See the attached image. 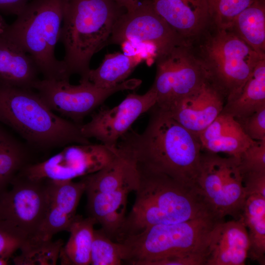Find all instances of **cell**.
<instances>
[{
    "mask_svg": "<svg viewBox=\"0 0 265 265\" xmlns=\"http://www.w3.org/2000/svg\"><path fill=\"white\" fill-rule=\"evenodd\" d=\"M148 112L144 130L138 133L130 129L114 151L148 169L196 186L202 149L198 136L156 105Z\"/></svg>",
    "mask_w": 265,
    "mask_h": 265,
    "instance_id": "obj_1",
    "label": "cell"
},
{
    "mask_svg": "<svg viewBox=\"0 0 265 265\" xmlns=\"http://www.w3.org/2000/svg\"><path fill=\"white\" fill-rule=\"evenodd\" d=\"M135 164L138 181L135 201L114 241L119 242L153 225L179 223L214 213L197 186L183 184Z\"/></svg>",
    "mask_w": 265,
    "mask_h": 265,
    "instance_id": "obj_2",
    "label": "cell"
},
{
    "mask_svg": "<svg viewBox=\"0 0 265 265\" xmlns=\"http://www.w3.org/2000/svg\"><path fill=\"white\" fill-rule=\"evenodd\" d=\"M32 89L0 83V123L41 149L91 143L81 124L57 115Z\"/></svg>",
    "mask_w": 265,
    "mask_h": 265,
    "instance_id": "obj_3",
    "label": "cell"
},
{
    "mask_svg": "<svg viewBox=\"0 0 265 265\" xmlns=\"http://www.w3.org/2000/svg\"><path fill=\"white\" fill-rule=\"evenodd\" d=\"M112 0H64L60 40L69 74L88 80L92 56L106 45L124 12Z\"/></svg>",
    "mask_w": 265,
    "mask_h": 265,
    "instance_id": "obj_4",
    "label": "cell"
},
{
    "mask_svg": "<svg viewBox=\"0 0 265 265\" xmlns=\"http://www.w3.org/2000/svg\"><path fill=\"white\" fill-rule=\"evenodd\" d=\"M223 220L210 213L179 223L148 227L119 242L123 261L133 265H151L166 257L185 255L201 256L207 261L212 233Z\"/></svg>",
    "mask_w": 265,
    "mask_h": 265,
    "instance_id": "obj_5",
    "label": "cell"
},
{
    "mask_svg": "<svg viewBox=\"0 0 265 265\" xmlns=\"http://www.w3.org/2000/svg\"><path fill=\"white\" fill-rule=\"evenodd\" d=\"M63 0H31L2 33L31 56L43 79L69 80L71 76L54 54L60 40Z\"/></svg>",
    "mask_w": 265,
    "mask_h": 265,
    "instance_id": "obj_6",
    "label": "cell"
},
{
    "mask_svg": "<svg viewBox=\"0 0 265 265\" xmlns=\"http://www.w3.org/2000/svg\"><path fill=\"white\" fill-rule=\"evenodd\" d=\"M208 81L227 98L236 94L265 54L259 53L230 29L211 24L189 42Z\"/></svg>",
    "mask_w": 265,
    "mask_h": 265,
    "instance_id": "obj_7",
    "label": "cell"
},
{
    "mask_svg": "<svg viewBox=\"0 0 265 265\" xmlns=\"http://www.w3.org/2000/svg\"><path fill=\"white\" fill-rule=\"evenodd\" d=\"M156 73L152 87L157 94L156 106L169 112L208 80L206 73L188 42L155 56Z\"/></svg>",
    "mask_w": 265,
    "mask_h": 265,
    "instance_id": "obj_8",
    "label": "cell"
},
{
    "mask_svg": "<svg viewBox=\"0 0 265 265\" xmlns=\"http://www.w3.org/2000/svg\"><path fill=\"white\" fill-rule=\"evenodd\" d=\"M198 189L210 209L221 218L239 219L247 199L238 158L201 154Z\"/></svg>",
    "mask_w": 265,
    "mask_h": 265,
    "instance_id": "obj_9",
    "label": "cell"
},
{
    "mask_svg": "<svg viewBox=\"0 0 265 265\" xmlns=\"http://www.w3.org/2000/svg\"><path fill=\"white\" fill-rule=\"evenodd\" d=\"M141 82L132 79L115 86L103 88L89 80H80L79 84L73 85L69 80L43 79L37 80L32 89L52 111L80 125L85 116L93 113L110 96L119 91L133 90Z\"/></svg>",
    "mask_w": 265,
    "mask_h": 265,
    "instance_id": "obj_10",
    "label": "cell"
},
{
    "mask_svg": "<svg viewBox=\"0 0 265 265\" xmlns=\"http://www.w3.org/2000/svg\"><path fill=\"white\" fill-rule=\"evenodd\" d=\"M184 41L146 2L123 13L115 22L108 44H148L155 56L166 53Z\"/></svg>",
    "mask_w": 265,
    "mask_h": 265,
    "instance_id": "obj_11",
    "label": "cell"
},
{
    "mask_svg": "<svg viewBox=\"0 0 265 265\" xmlns=\"http://www.w3.org/2000/svg\"><path fill=\"white\" fill-rule=\"evenodd\" d=\"M156 102V92L152 86L142 95L129 94L116 106L92 113L89 122L80 125L81 132L88 139L94 138L107 148H114L134 121Z\"/></svg>",
    "mask_w": 265,
    "mask_h": 265,
    "instance_id": "obj_12",
    "label": "cell"
},
{
    "mask_svg": "<svg viewBox=\"0 0 265 265\" xmlns=\"http://www.w3.org/2000/svg\"><path fill=\"white\" fill-rule=\"evenodd\" d=\"M12 188L0 196V219L29 239L36 234L46 208L45 184L14 178Z\"/></svg>",
    "mask_w": 265,
    "mask_h": 265,
    "instance_id": "obj_13",
    "label": "cell"
},
{
    "mask_svg": "<svg viewBox=\"0 0 265 265\" xmlns=\"http://www.w3.org/2000/svg\"><path fill=\"white\" fill-rule=\"evenodd\" d=\"M106 148L102 144L69 145L47 160L25 166L20 176L33 181L72 180L101 169L99 156Z\"/></svg>",
    "mask_w": 265,
    "mask_h": 265,
    "instance_id": "obj_14",
    "label": "cell"
},
{
    "mask_svg": "<svg viewBox=\"0 0 265 265\" xmlns=\"http://www.w3.org/2000/svg\"><path fill=\"white\" fill-rule=\"evenodd\" d=\"M46 208L38 231L31 238L33 242L51 240L59 232L68 231L76 216L80 199L85 191V185L67 181L46 180Z\"/></svg>",
    "mask_w": 265,
    "mask_h": 265,
    "instance_id": "obj_15",
    "label": "cell"
},
{
    "mask_svg": "<svg viewBox=\"0 0 265 265\" xmlns=\"http://www.w3.org/2000/svg\"><path fill=\"white\" fill-rule=\"evenodd\" d=\"M185 41L189 42L211 24L207 0H141Z\"/></svg>",
    "mask_w": 265,
    "mask_h": 265,
    "instance_id": "obj_16",
    "label": "cell"
},
{
    "mask_svg": "<svg viewBox=\"0 0 265 265\" xmlns=\"http://www.w3.org/2000/svg\"><path fill=\"white\" fill-rule=\"evenodd\" d=\"M225 101L224 95L207 80L167 113L198 136L221 113Z\"/></svg>",
    "mask_w": 265,
    "mask_h": 265,
    "instance_id": "obj_17",
    "label": "cell"
},
{
    "mask_svg": "<svg viewBox=\"0 0 265 265\" xmlns=\"http://www.w3.org/2000/svg\"><path fill=\"white\" fill-rule=\"evenodd\" d=\"M249 247L247 230L241 219L223 220L212 233L206 265H243Z\"/></svg>",
    "mask_w": 265,
    "mask_h": 265,
    "instance_id": "obj_18",
    "label": "cell"
},
{
    "mask_svg": "<svg viewBox=\"0 0 265 265\" xmlns=\"http://www.w3.org/2000/svg\"><path fill=\"white\" fill-rule=\"evenodd\" d=\"M110 159L98 171L84 176L86 193L107 192L126 190L135 191L138 185L135 163L110 149Z\"/></svg>",
    "mask_w": 265,
    "mask_h": 265,
    "instance_id": "obj_19",
    "label": "cell"
},
{
    "mask_svg": "<svg viewBox=\"0 0 265 265\" xmlns=\"http://www.w3.org/2000/svg\"><path fill=\"white\" fill-rule=\"evenodd\" d=\"M39 70L32 58L22 48L0 35V83L32 89L39 79Z\"/></svg>",
    "mask_w": 265,
    "mask_h": 265,
    "instance_id": "obj_20",
    "label": "cell"
},
{
    "mask_svg": "<svg viewBox=\"0 0 265 265\" xmlns=\"http://www.w3.org/2000/svg\"><path fill=\"white\" fill-rule=\"evenodd\" d=\"M130 192L120 190L87 193L90 216L101 224V229L112 240L125 221L127 197Z\"/></svg>",
    "mask_w": 265,
    "mask_h": 265,
    "instance_id": "obj_21",
    "label": "cell"
},
{
    "mask_svg": "<svg viewBox=\"0 0 265 265\" xmlns=\"http://www.w3.org/2000/svg\"><path fill=\"white\" fill-rule=\"evenodd\" d=\"M265 106V58L260 60L241 88L227 98L221 113L234 118L250 115Z\"/></svg>",
    "mask_w": 265,
    "mask_h": 265,
    "instance_id": "obj_22",
    "label": "cell"
},
{
    "mask_svg": "<svg viewBox=\"0 0 265 265\" xmlns=\"http://www.w3.org/2000/svg\"><path fill=\"white\" fill-rule=\"evenodd\" d=\"M96 223V220L90 216L83 218L76 215L68 230L70 234L69 238L59 252L61 264H90L94 226Z\"/></svg>",
    "mask_w": 265,
    "mask_h": 265,
    "instance_id": "obj_23",
    "label": "cell"
},
{
    "mask_svg": "<svg viewBox=\"0 0 265 265\" xmlns=\"http://www.w3.org/2000/svg\"><path fill=\"white\" fill-rule=\"evenodd\" d=\"M228 29L256 52L265 54V0H256L241 11Z\"/></svg>",
    "mask_w": 265,
    "mask_h": 265,
    "instance_id": "obj_24",
    "label": "cell"
},
{
    "mask_svg": "<svg viewBox=\"0 0 265 265\" xmlns=\"http://www.w3.org/2000/svg\"><path fill=\"white\" fill-rule=\"evenodd\" d=\"M246 227L249 240L248 257L265 265V197L248 196L240 218Z\"/></svg>",
    "mask_w": 265,
    "mask_h": 265,
    "instance_id": "obj_25",
    "label": "cell"
},
{
    "mask_svg": "<svg viewBox=\"0 0 265 265\" xmlns=\"http://www.w3.org/2000/svg\"><path fill=\"white\" fill-rule=\"evenodd\" d=\"M144 59L138 53L127 55L117 52L106 54L98 67L89 70L88 79L97 87L106 88L126 80Z\"/></svg>",
    "mask_w": 265,
    "mask_h": 265,
    "instance_id": "obj_26",
    "label": "cell"
},
{
    "mask_svg": "<svg viewBox=\"0 0 265 265\" xmlns=\"http://www.w3.org/2000/svg\"><path fill=\"white\" fill-rule=\"evenodd\" d=\"M26 151L22 144L0 128V187L1 189L14 178L23 165Z\"/></svg>",
    "mask_w": 265,
    "mask_h": 265,
    "instance_id": "obj_27",
    "label": "cell"
},
{
    "mask_svg": "<svg viewBox=\"0 0 265 265\" xmlns=\"http://www.w3.org/2000/svg\"><path fill=\"white\" fill-rule=\"evenodd\" d=\"M63 243L55 242H32L27 240L20 249L21 254L16 257V265H55Z\"/></svg>",
    "mask_w": 265,
    "mask_h": 265,
    "instance_id": "obj_28",
    "label": "cell"
},
{
    "mask_svg": "<svg viewBox=\"0 0 265 265\" xmlns=\"http://www.w3.org/2000/svg\"><path fill=\"white\" fill-rule=\"evenodd\" d=\"M255 140L246 135L239 125L217 137L201 143L202 149L212 153H225L239 158L242 152Z\"/></svg>",
    "mask_w": 265,
    "mask_h": 265,
    "instance_id": "obj_29",
    "label": "cell"
},
{
    "mask_svg": "<svg viewBox=\"0 0 265 265\" xmlns=\"http://www.w3.org/2000/svg\"><path fill=\"white\" fill-rule=\"evenodd\" d=\"M123 262L121 244L111 239L101 229H94L90 264L120 265Z\"/></svg>",
    "mask_w": 265,
    "mask_h": 265,
    "instance_id": "obj_30",
    "label": "cell"
},
{
    "mask_svg": "<svg viewBox=\"0 0 265 265\" xmlns=\"http://www.w3.org/2000/svg\"><path fill=\"white\" fill-rule=\"evenodd\" d=\"M211 24L228 28L235 18L256 0H207Z\"/></svg>",
    "mask_w": 265,
    "mask_h": 265,
    "instance_id": "obj_31",
    "label": "cell"
},
{
    "mask_svg": "<svg viewBox=\"0 0 265 265\" xmlns=\"http://www.w3.org/2000/svg\"><path fill=\"white\" fill-rule=\"evenodd\" d=\"M238 159L241 175L250 172L265 173V140H255Z\"/></svg>",
    "mask_w": 265,
    "mask_h": 265,
    "instance_id": "obj_32",
    "label": "cell"
},
{
    "mask_svg": "<svg viewBox=\"0 0 265 265\" xmlns=\"http://www.w3.org/2000/svg\"><path fill=\"white\" fill-rule=\"evenodd\" d=\"M27 239L24 234L0 219V257L8 259Z\"/></svg>",
    "mask_w": 265,
    "mask_h": 265,
    "instance_id": "obj_33",
    "label": "cell"
},
{
    "mask_svg": "<svg viewBox=\"0 0 265 265\" xmlns=\"http://www.w3.org/2000/svg\"><path fill=\"white\" fill-rule=\"evenodd\" d=\"M234 119L249 138L253 140H265V106L250 115Z\"/></svg>",
    "mask_w": 265,
    "mask_h": 265,
    "instance_id": "obj_34",
    "label": "cell"
},
{
    "mask_svg": "<svg viewBox=\"0 0 265 265\" xmlns=\"http://www.w3.org/2000/svg\"><path fill=\"white\" fill-rule=\"evenodd\" d=\"M241 175L247 198L253 194L265 197V173L250 172Z\"/></svg>",
    "mask_w": 265,
    "mask_h": 265,
    "instance_id": "obj_35",
    "label": "cell"
},
{
    "mask_svg": "<svg viewBox=\"0 0 265 265\" xmlns=\"http://www.w3.org/2000/svg\"><path fill=\"white\" fill-rule=\"evenodd\" d=\"M32 0H0V10L18 16Z\"/></svg>",
    "mask_w": 265,
    "mask_h": 265,
    "instance_id": "obj_36",
    "label": "cell"
},
{
    "mask_svg": "<svg viewBox=\"0 0 265 265\" xmlns=\"http://www.w3.org/2000/svg\"><path fill=\"white\" fill-rule=\"evenodd\" d=\"M119 6L128 12L135 9L140 3V0H112Z\"/></svg>",
    "mask_w": 265,
    "mask_h": 265,
    "instance_id": "obj_37",
    "label": "cell"
},
{
    "mask_svg": "<svg viewBox=\"0 0 265 265\" xmlns=\"http://www.w3.org/2000/svg\"><path fill=\"white\" fill-rule=\"evenodd\" d=\"M7 26L5 21L0 16V35L4 31Z\"/></svg>",
    "mask_w": 265,
    "mask_h": 265,
    "instance_id": "obj_38",
    "label": "cell"
},
{
    "mask_svg": "<svg viewBox=\"0 0 265 265\" xmlns=\"http://www.w3.org/2000/svg\"><path fill=\"white\" fill-rule=\"evenodd\" d=\"M7 259L4 258L0 257V265H7Z\"/></svg>",
    "mask_w": 265,
    "mask_h": 265,
    "instance_id": "obj_39",
    "label": "cell"
},
{
    "mask_svg": "<svg viewBox=\"0 0 265 265\" xmlns=\"http://www.w3.org/2000/svg\"><path fill=\"white\" fill-rule=\"evenodd\" d=\"M1 189L0 187V191H1Z\"/></svg>",
    "mask_w": 265,
    "mask_h": 265,
    "instance_id": "obj_40",
    "label": "cell"
}]
</instances>
